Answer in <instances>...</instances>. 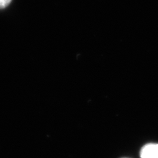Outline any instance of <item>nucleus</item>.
<instances>
[{"instance_id":"obj_1","label":"nucleus","mask_w":158,"mask_h":158,"mask_svg":"<svg viewBox=\"0 0 158 158\" xmlns=\"http://www.w3.org/2000/svg\"><path fill=\"white\" fill-rule=\"evenodd\" d=\"M141 158H158V144H148L142 148Z\"/></svg>"},{"instance_id":"obj_2","label":"nucleus","mask_w":158,"mask_h":158,"mask_svg":"<svg viewBox=\"0 0 158 158\" xmlns=\"http://www.w3.org/2000/svg\"><path fill=\"white\" fill-rule=\"evenodd\" d=\"M11 2V0H0V9L6 7Z\"/></svg>"}]
</instances>
